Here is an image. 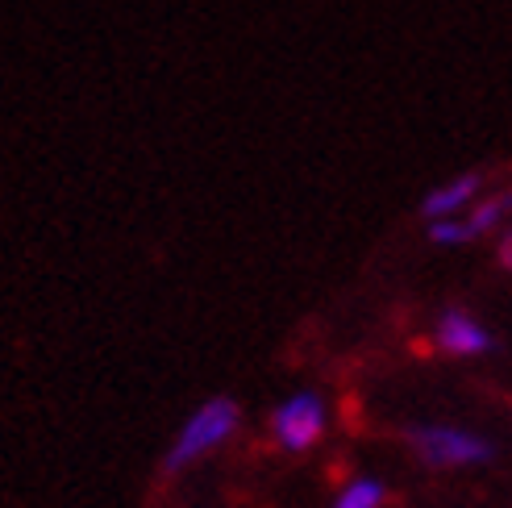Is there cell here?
Masks as SVG:
<instances>
[{
  "instance_id": "5b68a950",
  "label": "cell",
  "mask_w": 512,
  "mask_h": 508,
  "mask_svg": "<svg viewBox=\"0 0 512 508\" xmlns=\"http://www.w3.org/2000/svg\"><path fill=\"white\" fill-rule=\"evenodd\" d=\"M483 196V175L479 171H458L438 188H429L421 200V217L425 221H442V217H463L475 200Z\"/></svg>"
},
{
  "instance_id": "277c9868",
  "label": "cell",
  "mask_w": 512,
  "mask_h": 508,
  "mask_svg": "<svg viewBox=\"0 0 512 508\" xmlns=\"http://www.w3.org/2000/svg\"><path fill=\"white\" fill-rule=\"evenodd\" d=\"M433 346L450 359H475V354L492 350V334L479 317H471L467 309H446L433 325Z\"/></svg>"
},
{
  "instance_id": "30bf717a",
  "label": "cell",
  "mask_w": 512,
  "mask_h": 508,
  "mask_svg": "<svg viewBox=\"0 0 512 508\" xmlns=\"http://www.w3.org/2000/svg\"><path fill=\"white\" fill-rule=\"evenodd\" d=\"M500 242H512V221L504 225V234H500Z\"/></svg>"
},
{
  "instance_id": "8992f818",
  "label": "cell",
  "mask_w": 512,
  "mask_h": 508,
  "mask_svg": "<svg viewBox=\"0 0 512 508\" xmlns=\"http://www.w3.org/2000/svg\"><path fill=\"white\" fill-rule=\"evenodd\" d=\"M467 221V234L471 242L488 238V234H504V225L512 221V188H496V192H483L475 205L463 213Z\"/></svg>"
},
{
  "instance_id": "ba28073f",
  "label": "cell",
  "mask_w": 512,
  "mask_h": 508,
  "mask_svg": "<svg viewBox=\"0 0 512 508\" xmlns=\"http://www.w3.org/2000/svg\"><path fill=\"white\" fill-rule=\"evenodd\" d=\"M429 225V242L433 246H467V221L463 217H442V221H425Z\"/></svg>"
},
{
  "instance_id": "6da1fadb",
  "label": "cell",
  "mask_w": 512,
  "mask_h": 508,
  "mask_svg": "<svg viewBox=\"0 0 512 508\" xmlns=\"http://www.w3.org/2000/svg\"><path fill=\"white\" fill-rule=\"evenodd\" d=\"M238 425H242L238 400L209 396L204 404H196V409L188 413V421L179 425V434L171 438L167 459H163V471L179 475V471H192V467L204 463V459H213V454L238 434Z\"/></svg>"
},
{
  "instance_id": "3957f363",
  "label": "cell",
  "mask_w": 512,
  "mask_h": 508,
  "mask_svg": "<svg viewBox=\"0 0 512 508\" xmlns=\"http://www.w3.org/2000/svg\"><path fill=\"white\" fill-rule=\"evenodd\" d=\"M325 425H329L325 400L317 392H292L288 400L275 404L267 429H271V438H275L279 450L304 454V450H313L325 438Z\"/></svg>"
},
{
  "instance_id": "9c48e42d",
  "label": "cell",
  "mask_w": 512,
  "mask_h": 508,
  "mask_svg": "<svg viewBox=\"0 0 512 508\" xmlns=\"http://www.w3.org/2000/svg\"><path fill=\"white\" fill-rule=\"evenodd\" d=\"M500 263L512 271V242H500Z\"/></svg>"
},
{
  "instance_id": "52a82bcc",
  "label": "cell",
  "mask_w": 512,
  "mask_h": 508,
  "mask_svg": "<svg viewBox=\"0 0 512 508\" xmlns=\"http://www.w3.org/2000/svg\"><path fill=\"white\" fill-rule=\"evenodd\" d=\"M383 504H388V488L375 475H354L334 496V508H383Z\"/></svg>"
},
{
  "instance_id": "7a4b0ae2",
  "label": "cell",
  "mask_w": 512,
  "mask_h": 508,
  "mask_svg": "<svg viewBox=\"0 0 512 508\" xmlns=\"http://www.w3.org/2000/svg\"><path fill=\"white\" fill-rule=\"evenodd\" d=\"M408 450L433 471H458V467H483L492 463V442L458 425H413L408 429Z\"/></svg>"
}]
</instances>
